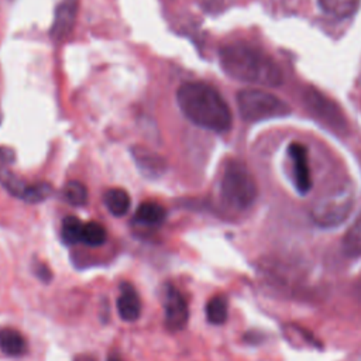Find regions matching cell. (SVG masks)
I'll list each match as a JSON object with an SVG mask.
<instances>
[{
	"label": "cell",
	"mask_w": 361,
	"mask_h": 361,
	"mask_svg": "<svg viewBox=\"0 0 361 361\" xmlns=\"http://www.w3.org/2000/svg\"><path fill=\"white\" fill-rule=\"evenodd\" d=\"M219 58L223 71L236 81L266 88H277L284 81L278 64L266 52L246 43L223 46Z\"/></svg>",
	"instance_id": "1"
},
{
	"label": "cell",
	"mask_w": 361,
	"mask_h": 361,
	"mask_svg": "<svg viewBox=\"0 0 361 361\" xmlns=\"http://www.w3.org/2000/svg\"><path fill=\"white\" fill-rule=\"evenodd\" d=\"M177 102L186 119L196 126L226 133L232 127V112L222 95L208 84L188 82L179 86Z\"/></svg>",
	"instance_id": "2"
},
{
	"label": "cell",
	"mask_w": 361,
	"mask_h": 361,
	"mask_svg": "<svg viewBox=\"0 0 361 361\" xmlns=\"http://www.w3.org/2000/svg\"><path fill=\"white\" fill-rule=\"evenodd\" d=\"M220 195L223 202L236 211H246L255 202L258 188L243 162L231 161L227 164L220 181Z\"/></svg>",
	"instance_id": "3"
},
{
	"label": "cell",
	"mask_w": 361,
	"mask_h": 361,
	"mask_svg": "<svg viewBox=\"0 0 361 361\" xmlns=\"http://www.w3.org/2000/svg\"><path fill=\"white\" fill-rule=\"evenodd\" d=\"M240 116L246 121H262L282 117L291 113V108L278 96L262 89H243L237 93Z\"/></svg>",
	"instance_id": "4"
},
{
	"label": "cell",
	"mask_w": 361,
	"mask_h": 361,
	"mask_svg": "<svg viewBox=\"0 0 361 361\" xmlns=\"http://www.w3.org/2000/svg\"><path fill=\"white\" fill-rule=\"evenodd\" d=\"M353 209L350 191L340 189L320 198L311 211L312 220L320 227H336L342 224Z\"/></svg>",
	"instance_id": "5"
},
{
	"label": "cell",
	"mask_w": 361,
	"mask_h": 361,
	"mask_svg": "<svg viewBox=\"0 0 361 361\" xmlns=\"http://www.w3.org/2000/svg\"><path fill=\"white\" fill-rule=\"evenodd\" d=\"M164 311H166V326L171 332L185 329L189 320V309L182 293L173 285L164 291Z\"/></svg>",
	"instance_id": "6"
},
{
	"label": "cell",
	"mask_w": 361,
	"mask_h": 361,
	"mask_svg": "<svg viewBox=\"0 0 361 361\" xmlns=\"http://www.w3.org/2000/svg\"><path fill=\"white\" fill-rule=\"evenodd\" d=\"M288 155L292 159L295 188L301 195H306L312 188L308 151L301 143H291L288 147Z\"/></svg>",
	"instance_id": "7"
},
{
	"label": "cell",
	"mask_w": 361,
	"mask_h": 361,
	"mask_svg": "<svg viewBox=\"0 0 361 361\" xmlns=\"http://www.w3.org/2000/svg\"><path fill=\"white\" fill-rule=\"evenodd\" d=\"M117 311L123 320L135 322L140 318L142 313V302L139 298V293L135 286L123 282L120 285V295L117 298Z\"/></svg>",
	"instance_id": "8"
},
{
	"label": "cell",
	"mask_w": 361,
	"mask_h": 361,
	"mask_svg": "<svg viewBox=\"0 0 361 361\" xmlns=\"http://www.w3.org/2000/svg\"><path fill=\"white\" fill-rule=\"evenodd\" d=\"M77 3L75 0H64L58 6L55 13V20L52 24V36L55 39H64L70 35L75 21Z\"/></svg>",
	"instance_id": "9"
},
{
	"label": "cell",
	"mask_w": 361,
	"mask_h": 361,
	"mask_svg": "<svg viewBox=\"0 0 361 361\" xmlns=\"http://www.w3.org/2000/svg\"><path fill=\"white\" fill-rule=\"evenodd\" d=\"M306 101L309 108L313 110L315 116L324 119L327 123L331 126L335 127H340L343 121V119L339 116L338 108L335 105H331L329 101L322 97V95H319L318 92H311L306 95Z\"/></svg>",
	"instance_id": "10"
},
{
	"label": "cell",
	"mask_w": 361,
	"mask_h": 361,
	"mask_svg": "<svg viewBox=\"0 0 361 361\" xmlns=\"http://www.w3.org/2000/svg\"><path fill=\"white\" fill-rule=\"evenodd\" d=\"M133 157L137 162V166L144 174L148 175H158L164 171V167H166V162L164 159L157 155L155 153L144 148V147H135L133 150Z\"/></svg>",
	"instance_id": "11"
},
{
	"label": "cell",
	"mask_w": 361,
	"mask_h": 361,
	"mask_svg": "<svg viewBox=\"0 0 361 361\" xmlns=\"http://www.w3.org/2000/svg\"><path fill=\"white\" fill-rule=\"evenodd\" d=\"M361 0H318L319 8L332 17L336 19H346L353 16Z\"/></svg>",
	"instance_id": "12"
},
{
	"label": "cell",
	"mask_w": 361,
	"mask_h": 361,
	"mask_svg": "<svg viewBox=\"0 0 361 361\" xmlns=\"http://www.w3.org/2000/svg\"><path fill=\"white\" fill-rule=\"evenodd\" d=\"M0 349L8 355L19 357L26 353L27 344L20 332L12 329V327H5L0 331Z\"/></svg>",
	"instance_id": "13"
},
{
	"label": "cell",
	"mask_w": 361,
	"mask_h": 361,
	"mask_svg": "<svg viewBox=\"0 0 361 361\" xmlns=\"http://www.w3.org/2000/svg\"><path fill=\"white\" fill-rule=\"evenodd\" d=\"M342 251L349 258L361 257V215L354 220L343 236Z\"/></svg>",
	"instance_id": "14"
},
{
	"label": "cell",
	"mask_w": 361,
	"mask_h": 361,
	"mask_svg": "<svg viewBox=\"0 0 361 361\" xmlns=\"http://www.w3.org/2000/svg\"><path fill=\"white\" fill-rule=\"evenodd\" d=\"M104 201L109 212L115 216H124L131 205L128 193L121 188L109 189L104 196Z\"/></svg>",
	"instance_id": "15"
},
{
	"label": "cell",
	"mask_w": 361,
	"mask_h": 361,
	"mask_svg": "<svg viewBox=\"0 0 361 361\" xmlns=\"http://www.w3.org/2000/svg\"><path fill=\"white\" fill-rule=\"evenodd\" d=\"M166 216V209L155 202H144L136 212V220L144 226H159Z\"/></svg>",
	"instance_id": "16"
},
{
	"label": "cell",
	"mask_w": 361,
	"mask_h": 361,
	"mask_svg": "<svg viewBox=\"0 0 361 361\" xmlns=\"http://www.w3.org/2000/svg\"><path fill=\"white\" fill-rule=\"evenodd\" d=\"M228 305L227 300L223 295H216L211 298L206 305V318L212 324H223L227 320Z\"/></svg>",
	"instance_id": "17"
},
{
	"label": "cell",
	"mask_w": 361,
	"mask_h": 361,
	"mask_svg": "<svg viewBox=\"0 0 361 361\" xmlns=\"http://www.w3.org/2000/svg\"><path fill=\"white\" fill-rule=\"evenodd\" d=\"M84 224L78 217L68 216L65 217L62 222L61 228V236L62 240L67 244H77L82 242V232H84Z\"/></svg>",
	"instance_id": "18"
},
{
	"label": "cell",
	"mask_w": 361,
	"mask_h": 361,
	"mask_svg": "<svg viewBox=\"0 0 361 361\" xmlns=\"http://www.w3.org/2000/svg\"><path fill=\"white\" fill-rule=\"evenodd\" d=\"M106 242V231L101 223L89 222L84 224L82 232V242L90 247H99Z\"/></svg>",
	"instance_id": "19"
},
{
	"label": "cell",
	"mask_w": 361,
	"mask_h": 361,
	"mask_svg": "<svg viewBox=\"0 0 361 361\" xmlns=\"http://www.w3.org/2000/svg\"><path fill=\"white\" fill-rule=\"evenodd\" d=\"M64 196L74 206H84L88 204V189L78 181H71L65 185Z\"/></svg>",
	"instance_id": "20"
},
{
	"label": "cell",
	"mask_w": 361,
	"mask_h": 361,
	"mask_svg": "<svg viewBox=\"0 0 361 361\" xmlns=\"http://www.w3.org/2000/svg\"><path fill=\"white\" fill-rule=\"evenodd\" d=\"M0 182H2V185L9 193L20 199H23V196L28 188V185H26L17 175H14L12 171L6 168L0 170Z\"/></svg>",
	"instance_id": "21"
},
{
	"label": "cell",
	"mask_w": 361,
	"mask_h": 361,
	"mask_svg": "<svg viewBox=\"0 0 361 361\" xmlns=\"http://www.w3.org/2000/svg\"><path fill=\"white\" fill-rule=\"evenodd\" d=\"M51 192H52V186L46 182L28 185V188L23 196V201H26L28 204H40L48 198Z\"/></svg>",
	"instance_id": "22"
},
{
	"label": "cell",
	"mask_w": 361,
	"mask_h": 361,
	"mask_svg": "<svg viewBox=\"0 0 361 361\" xmlns=\"http://www.w3.org/2000/svg\"><path fill=\"white\" fill-rule=\"evenodd\" d=\"M36 274H37V277L41 280V281H50L51 280V271H50V269L47 267V266H44V264H41V262H40V264H37L36 266Z\"/></svg>",
	"instance_id": "23"
},
{
	"label": "cell",
	"mask_w": 361,
	"mask_h": 361,
	"mask_svg": "<svg viewBox=\"0 0 361 361\" xmlns=\"http://www.w3.org/2000/svg\"><path fill=\"white\" fill-rule=\"evenodd\" d=\"M108 361H123V358L120 357V354H117V353H112V354H109Z\"/></svg>",
	"instance_id": "24"
}]
</instances>
